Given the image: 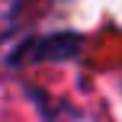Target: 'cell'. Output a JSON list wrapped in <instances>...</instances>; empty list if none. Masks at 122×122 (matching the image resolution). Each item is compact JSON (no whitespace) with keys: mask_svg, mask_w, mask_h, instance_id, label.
<instances>
[{"mask_svg":"<svg viewBox=\"0 0 122 122\" xmlns=\"http://www.w3.org/2000/svg\"><path fill=\"white\" fill-rule=\"evenodd\" d=\"M74 51H77V39L74 36H55V39H48V42L39 45V51L32 58H67V55H74Z\"/></svg>","mask_w":122,"mask_h":122,"instance_id":"cell-1","label":"cell"}]
</instances>
